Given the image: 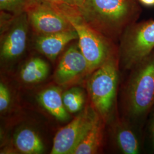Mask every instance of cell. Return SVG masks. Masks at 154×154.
Wrapping results in <instances>:
<instances>
[{"label": "cell", "instance_id": "obj_1", "mask_svg": "<svg viewBox=\"0 0 154 154\" xmlns=\"http://www.w3.org/2000/svg\"><path fill=\"white\" fill-rule=\"evenodd\" d=\"M123 94L125 118L144 128L154 106V53L131 70Z\"/></svg>", "mask_w": 154, "mask_h": 154}, {"label": "cell", "instance_id": "obj_2", "mask_svg": "<svg viewBox=\"0 0 154 154\" xmlns=\"http://www.w3.org/2000/svg\"><path fill=\"white\" fill-rule=\"evenodd\" d=\"M131 11V0H84L77 10L88 25L107 37L121 32Z\"/></svg>", "mask_w": 154, "mask_h": 154}, {"label": "cell", "instance_id": "obj_3", "mask_svg": "<svg viewBox=\"0 0 154 154\" xmlns=\"http://www.w3.org/2000/svg\"><path fill=\"white\" fill-rule=\"evenodd\" d=\"M60 9L77 32L78 46L88 62V73H92L116 54L109 39L88 25L77 10L67 6Z\"/></svg>", "mask_w": 154, "mask_h": 154}, {"label": "cell", "instance_id": "obj_4", "mask_svg": "<svg viewBox=\"0 0 154 154\" xmlns=\"http://www.w3.org/2000/svg\"><path fill=\"white\" fill-rule=\"evenodd\" d=\"M119 58L116 54L92 72L88 89L94 108L103 121L113 115L119 79Z\"/></svg>", "mask_w": 154, "mask_h": 154}, {"label": "cell", "instance_id": "obj_5", "mask_svg": "<svg viewBox=\"0 0 154 154\" xmlns=\"http://www.w3.org/2000/svg\"><path fill=\"white\" fill-rule=\"evenodd\" d=\"M154 49V20L127 28L122 38L119 63L130 70Z\"/></svg>", "mask_w": 154, "mask_h": 154}, {"label": "cell", "instance_id": "obj_6", "mask_svg": "<svg viewBox=\"0 0 154 154\" xmlns=\"http://www.w3.org/2000/svg\"><path fill=\"white\" fill-rule=\"evenodd\" d=\"M99 114L87 107L66 126L57 132L51 151L52 154H72Z\"/></svg>", "mask_w": 154, "mask_h": 154}, {"label": "cell", "instance_id": "obj_7", "mask_svg": "<svg viewBox=\"0 0 154 154\" xmlns=\"http://www.w3.org/2000/svg\"><path fill=\"white\" fill-rule=\"evenodd\" d=\"M26 13L30 26L38 35L58 33L73 28L63 12L55 6L37 1Z\"/></svg>", "mask_w": 154, "mask_h": 154}, {"label": "cell", "instance_id": "obj_8", "mask_svg": "<svg viewBox=\"0 0 154 154\" xmlns=\"http://www.w3.org/2000/svg\"><path fill=\"white\" fill-rule=\"evenodd\" d=\"M30 24L26 12L14 17L9 26L1 32L0 55L1 61L16 60L26 48Z\"/></svg>", "mask_w": 154, "mask_h": 154}, {"label": "cell", "instance_id": "obj_9", "mask_svg": "<svg viewBox=\"0 0 154 154\" xmlns=\"http://www.w3.org/2000/svg\"><path fill=\"white\" fill-rule=\"evenodd\" d=\"M112 137L122 154H140L144 151L143 129L125 118L114 123Z\"/></svg>", "mask_w": 154, "mask_h": 154}, {"label": "cell", "instance_id": "obj_10", "mask_svg": "<svg viewBox=\"0 0 154 154\" xmlns=\"http://www.w3.org/2000/svg\"><path fill=\"white\" fill-rule=\"evenodd\" d=\"M85 73H88L87 61L78 44L72 45L63 53L56 69L55 82L58 85H65Z\"/></svg>", "mask_w": 154, "mask_h": 154}, {"label": "cell", "instance_id": "obj_11", "mask_svg": "<svg viewBox=\"0 0 154 154\" xmlns=\"http://www.w3.org/2000/svg\"><path fill=\"white\" fill-rule=\"evenodd\" d=\"M78 38V34L73 28L58 33L38 35L34 46L39 53L54 61L67 45Z\"/></svg>", "mask_w": 154, "mask_h": 154}, {"label": "cell", "instance_id": "obj_12", "mask_svg": "<svg viewBox=\"0 0 154 154\" xmlns=\"http://www.w3.org/2000/svg\"><path fill=\"white\" fill-rule=\"evenodd\" d=\"M61 88L51 87L42 91L38 95L39 102L51 115L60 121L69 118V112L64 106Z\"/></svg>", "mask_w": 154, "mask_h": 154}, {"label": "cell", "instance_id": "obj_13", "mask_svg": "<svg viewBox=\"0 0 154 154\" xmlns=\"http://www.w3.org/2000/svg\"><path fill=\"white\" fill-rule=\"evenodd\" d=\"M105 122L98 116L72 154H94L98 152L103 139Z\"/></svg>", "mask_w": 154, "mask_h": 154}, {"label": "cell", "instance_id": "obj_14", "mask_svg": "<svg viewBox=\"0 0 154 154\" xmlns=\"http://www.w3.org/2000/svg\"><path fill=\"white\" fill-rule=\"evenodd\" d=\"M14 144L17 149L25 154H39L44 152L42 140L33 130L25 127L14 135Z\"/></svg>", "mask_w": 154, "mask_h": 154}, {"label": "cell", "instance_id": "obj_15", "mask_svg": "<svg viewBox=\"0 0 154 154\" xmlns=\"http://www.w3.org/2000/svg\"><path fill=\"white\" fill-rule=\"evenodd\" d=\"M49 72V66L48 63L41 58L34 57L22 66L20 74L23 82L34 84L44 81Z\"/></svg>", "mask_w": 154, "mask_h": 154}, {"label": "cell", "instance_id": "obj_16", "mask_svg": "<svg viewBox=\"0 0 154 154\" xmlns=\"http://www.w3.org/2000/svg\"><path fill=\"white\" fill-rule=\"evenodd\" d=\"M63 104L70 113H75L82 110L85 103V94L78 88H73L62 94Z\"/></svg>", "mask_w": 154, "mask_h": 154}, {"label": "cell", "instance_id": "obj_17", "mask_svg": "<svg viewBox=\"0 0 154 154\" xmlns=\"http://www.w3.org/2000/svg\"><path fill=\"white\" fill-rule=\"evenodd\" d=\"M37 1V0H0V9L1 11L16 16L26 12Z\"/></svg>", "mask_w": 154, "mask_h": 154}, {"label": "cell", "instance_id": "obj_18", "mask_svg": "<svg viewBox=\"0 0 154 154\" xmlns=\"http://www.w3.org/2000/svg\"><path fill=\"white\" fill-rule=\"evenodd\" d=\"M144 151L154 154V106L149 113L143 128Z\"/></svg>", "mask_w": 154, "mask_h": 154}, {"label": "cell", "instance_id": "obj_19", "mask_svg": "<svg viewBox=\"0 0 154 154\" xmlns=\"http://www.w3.org/2000/svg\"><path fill=\"white\" fill-rule=\"evenodd\" d=\"M11 102V95L9 89L4 83L0 84V111L4 112L8 109Z\"/></svg>", "mask_w": 154, "mask_h": 154}, {"label": "cell", "instance_id": "obj_20", "mask_svg": "<svg viewBox=\"0 0 154 154\" xmlns=\"http://www.w3.org/2000/svg\"><path fill=\"white\" fill-rule=\"evenodd\" d=\"M84 2V0H63L64 6H67L72 9L78 10Z\"/></svg>", "mask_w": 154, "mask_h": 154}, {"label": "cell", "instance_id": "obj_21", "mask_svg": "<svg viewBox=\"0 0 154 154\" xmlns=\"http://www.w3.org/2000/svg\"><path fill=\"white\" fill-rule=\"evenodd\" d=\"M38 2H44L51 5L55 6L59 8L64 6L63 0H37Z\"/></svg>", "mask_w": 154, "mask_h": 154}, {"label": "cell", "instance_id": "obj_22", "mask_svg": "<svg viewBox=\"0 0 154 154\" xmlns=\"http://www.w3.org/2000/svg\"><path fill=\"white\" fill-rule=\"evenodd\" d=\"M139 1L144 5H154V0H139Z\"/></svg>", "mask_w": 154, "mask_h": 154}]
</instances>
